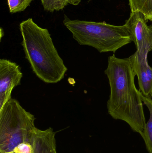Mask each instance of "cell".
I'll list each match as a JSON object with an SVG mask.
<instances>
[{
  "mask_svg": "<svg viewBox=\"0 0 152 153\" xmlns=\"http://www.w3.org/2000/svg\"><path fill=\"white\" fill-rule=\"evenodd\" d=\"M22 76L20 67L16 63L0 60V109L12 99V90L21 85Z\"/></svg>",
  "mask_w": 152,
  "mask_h": 153,
  "instance_id": "cell-6",
  "label": "cell"
},
{
  "mask_svg": "<svg viewBox=\"0 0 152 153\" xmlns=\"http://www.w3.org/2000/svg\"><path fill=\"white\" fill-rule=\"evenodd\" d=\"M142 99L150 111V117L141 136L143 138L147 150L151 153L152 151V99L145 97L142 93Z\"/></svg>",
  "mask_w": 152,
  "mask_h": 153,
  "instance_id": "cell-9",
  "label": "cell"
},
{
  "mask_svg": "<svg viewBox=\"0 0 152 153\" xmlns=\"http://www.w3.org/2000/svg\"><path fill=\"white\" fill-rule=\"evenodd\" d=\"M13 152L17 153H33L32 144L29 143L21 144L15 148Z\"/></svg>",
  "mask_w": 152,
  "mask_h": 153,
  "instance_id": "cell-13",
  "label": "cell"
},
{
  "mask_svg": "<svg viewBox=\"0 0 152 153\" xmlns=\"http://www.w3.org/2000/svg\"><path fill=\"white\" fill-rule=\"evenodd\" d=\"M45 10L50 12L63 10L69 4L68 0H41Z\"/></svg>",
  "mask_w": 152,
  "mask_h": 153,
  "instance_id": "cell-11",
  "label": "cell"
},
{
  "mask_svg": "<svg viewBox=\"0 0 152 153\" xmlns=\"http://www.w3.org/2000/svg\"><path fill=\"white\" fill-rule=\"evenodd\" d=\"M70 4L74 5H77L79 4L81 0H68Z\"/></svg>",
  "mask_w": 152,
  "mask_h": 153,
  "instance_id": "cell-14",
  "label": "cell"
},
{
  "mask_svg": "<svg viewBox=\"0 0 152 153\" xmlns=\"http://www.w3.org/2000/svg\"><path fill=\"white\" fill-rule=\"evenodd\" d=\"M131 12L142 13L146 20L152 22V0H129Z\"/></svg>",
  "mask_w": 152,
  "mask_h": 153,
  "instance_id": "cell-10",
  "label": "cell"
},
{
  "mask_svg": "<svg viewBox=\"0 0 152 153\" xmlns=\"http://www.w3.org/2000/svg\"><path fill=\"white\" fill-rule=\"evenodd\" d=\"M125 25L135 45L137 51L143 55L148 56L152 51V25L148 26L143 14L138 12H131Z\"/></svg>",
  "mask_w": 152,
  "mask_h": 153,
  "instance_id": "cell-5",
  "label": "cell"
},
{
  "mask_svg": "<svg viewBox=\"0 0 152 153\" xmlns=\"http://www.w3.org/2000/svg\"><path fill=\"white\" fill-rule=\"evenodd\" d=\"M104 73L110 87L108 113L114 119L126 122L142 135L146 125L142 92L136 87V75L129 58H117L114 54L109 56Z\"/></svg>",
  "mask_w": 152,
  "mask_h": 153,
  "instance_id": "cell-1",
  "label": "cell"
},
{
  "mask_svg": "<svg viewBox=\"0 0 152 153\" xmlns=\"http://www.w3.org/2000/svg\"><path fill=\"white\" fill-rule=\"evenodd\" d=\"M55 134L51 128L43 130L36 128L32 140L33 153H58Z\"/></svg>",
  "mask_w": 152,
  "mask_h": 153,
  "instance_id": "cell-8",
  "label": "cell"
},
{
  "mask_svg": "<svg viewBox=\"0 0 152 153\" xmlns=\"http://www.w3.org/2000/svg\"><path fill=\"white\" fill-rule=\"evenodd\" d=\"M148 56L137 51L129 57L133 71L138 78L140 91L146 97L152 98V67L148 64Z\"/></svg>",
  "mask_w": 152,
  "mask_h": 153,
  "instance_id": "cell-7",
  "label": "cell"
},
{
  "mask_svg": "<svg viewBox=\"0 0 152 153\" xmlns=\"http://www.w3.org/2000/svg\"><path fill=\"white\" fill-rule=\"evenodd\" d=\"M151 153H152V152H151Z\"/></svg>",
  "mask_w": 152,
  "mask_h": 153,
  "instance_id": "cell-16",
  "label": "cell"
},
{
  "mask_svg": "<svg viewBox=\"0 0 152 153\" xmlns=\"http://www.w3.org/2000/svg\"><path fill=\"white\" fill-rule=\"evenodd\" d=\"M21 45L25 57L33 72L47 84H55L64 78L68 71L54 46L48 30L29 18L20 24Z\"/></svg>",
  "mask_w": 152,
  "mask_h": 153,
  "instance_id": "cell-2",
  "label": "cell"
},
{
  "mask_svg": "<svg viewBox=\"0 0 152 153\" xmlns=\"http://www.w3.org/2000/svg\"><path fill=\"white\" fill-rule=\"evenodd\" d=\"M63 22L79 45L92 47L100 53H115L133 41L125 24L115 26L105 22L71 20L66 15Z\"/></svg>",
  "mask_w": 152,
  "mask_h": 153,
  "instance_id": "cell-3",
  "label": "cell"
},
{
  "mask_svg": "<svg viewBox=\"0 0 152 153\" xmlns=\"http://www.w3.org/2000/svg\"><path fill=\"white\" fill-rule=\"evenodd\" d=\"M35 120L16 99L7 102L0 109V153L13 152L23 143L32 144Z\"/></svg>",
  "mask_w": 152,
  "mask_h": 153,
  "instance_id": "cell-4",
  "label": "cell"
},
{
  "mask_svg": "<svg viewBox=\"0 0 152 153\" xmlns=\"http://www.w3.org/2000/svg\"><path fill=\"white\" fill-rule=\"evenodd\" d=\"M33 0H7L10 13L20 12L25 10Z\"/></svg>",
  "mask_w": 152,
  "mask_h": 153,
  "instance_id": "cell-12",
  "label": "cell"
},
{
  "mask_svg": "<svg viewBox=\"0 0 152 153\" xmlns=\"http://www.w3.org/2000/svg\"><path fill=\"white\" fill-rule=\"evenodd\" d=\"M8 153H16V152H11Z\"/></svg>",
  "mask_w": 152,
  "mask_h": 153,
  "instance_id": "cell-15",
  "label": "cell"
}]
</instances>
